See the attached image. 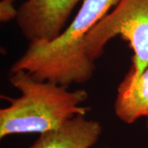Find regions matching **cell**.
I'll list each match as a JSON object with an SVG mask.
<instances>
[{
	"label": "cell",
	"instance_id": "1",
	"mask_svg": "<svg viewBox=\"0 0 148 148\" xmlns=\"http://www.w3.org/2000/svg\"><path fill=\"white\" fill-rule=\"evenodd\" d=\"M119 0H82L76 16L50 41L29 43L10 73L25 70L38 80L69 87L90 81L95 64L85 52L89 32L116 5Z\"/></svg>",
	"mask_w": 148,
	"mask_h": 148
},
{
	"label": "cell",
	"instance_id": "2",
	"mask_svg": "<svg viewBox=\"0 0 148 148\" xmlns=\"http://www.w3.org/2000/svg\"><path fill=\"white\" fill-rule=\"evenodd\" d=\"M10 83L20 91L17 98H6L9 106L0 110V138L13 134L40 133L53 130L77 115H86L88 107L84 90L35 78L25 70L10 73Z\"/></svg>",
	"mask_w": 148,
	"mask_h": 148
},
{
	"label": "cell",
	"instance_id": "3",
	"mask_svg": "<svg viewBox=\"0 0 148 148\" xmlns=\"http://www.w3.org/2000/svg\"><path fill=\"white\" fill-rule=\"evenodd\" d=\"M120 36L132 50V67L119 84L117 95L130 92L148 67V0H119L85 40V52L95 63L107 43Z\"/></svg>",
	"mask_w": 148,
	"mask_h": 148
},
{
	"label": "cell",
	"instance_id": "4",
	"mask_svg": "<svg viewBox=\"0 0 148 148\" xmlns=\"http://www.w3.org/2000/svg\"><path fill=\"white\" fill-rule=\"evenodd\" d=\"M81 0H27L17 8L16 22L29 43L50 41L63 32Z\"/></svg>",
	"mask_w": 148,
	"mask_h": 148
},
{
	"label": "cell",
	"instance_id": "5",
	"mask_svg": "<svg viewBox=\"0 0 148 148\" xmlns=\"http://www.w3.org/2000/svg\"><path fill=\"white\" fill-rule=\"evenodd\" d=\"M102 127L86 115H77L59 127L40 134L29 148H90L98 142Z\"/></svg>",
	"mask_w": 148,
	"mask_h": 148
},
{
	"label": "cell",
	"instance_id": "6",
	"mask_svg": "<svg viewBox=\"0 0 148 148\" xmlns=\"http://www.w3.org/2000/svg\"><path fill=\"white\" fill-rule=\"evenodd\" d=\"M115 115L120 121L132 124L148 117V67L130 92L117 95L114 104Z\"/></svg>",
	"mask_w": 148,
	"mask_h": 148
},
{
	"label": "cell",
	"instance_id": "7",
	"mask_svg": "<svg viewBox=\"0 0 148 148\" xmlns=\"http://www.w3.org/2000/svg\"><path fill=\"white\" fill-rule=\"evenodd\" d=\"M146 119H147V120H146V127H147V129L148 130V117L146 118Z\"/></svg>",
	"mask_w": 148,
	"mask_h": 148
}]
</instances>
